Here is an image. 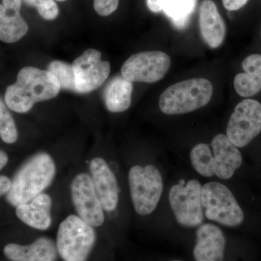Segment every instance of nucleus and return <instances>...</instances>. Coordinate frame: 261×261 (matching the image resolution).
<instances>
[{"mask_svg":"<svg viewBox=\"0 0 261 261\" xmlns=\"http://www.w3.org/2000/svg\"><path fill=\"white\" fill-rule=\"evenodd\" d=\"M61 89L59 82L50 72L25 67L19 71L16 82L7 88L5 102L11 111L27 113L35 103L56 97Z\"/></svg>","mask_w":261,"mask_h":261,"instance_id":"f257e3e1","label":"nucleus"},{"mask_svg":"<svg viewBox=\"0 0 261 261\" xmlns=\"http://www.w3.org/2000/svg\"><path fill=\"white\" fill-rule=\"evenodd\" d=\"M22 0H3L0 5V41L14 43L28 32L29 27L20 15Z\"/></svg>","mask_w":261,"mask_h":261,"instance_id":"dca6fc26","label":"nucleus"},{"mask_svg":"<svg viewBox=\"0 0 261 261\" xmlns=\"http://www.w3.org/2000/svg\"><path fill=\"white\" fill-rule=\"evenodd\" d=\"M190 160L192 166L201 176H214V157L208 145L201 143L195 146L190 152Z\"/></svg>","mask_w":261,"mask_h":261,"instance_id":"4be33fe9","label":"nucleus"},{"mask_svg":"<svg viewBox=\"0 0 261 261\" xmlns=\"http://www.w3.org/2000/svg\"><path fill=\"white\" fill-rule=\"evenodd\" d=\"M91 178L103 209L108 212L116 210L119 200V187L114 173L101 158H95L89 164Z\"/></svg>","mask_w":261,"mask_h":261,"instance_id":"f8f14e48","label":"nucleus"},{"mask_svg":"<svg viewBox=\"0 0 261 261\" xmlns=\"http://www.w3.org/2000/svg\"><path fill=\"white\" fill-rule=\"evenodd\" d=\"M51 200L47 194H41L28 202L17 206L18 219L31 227L47 230L51 224Z\"/></svg>","mask_w":261,"mask_h":261,"instance_id":"a211bd4d","label":"nucleus"},{"mask_svg":"<svg viewBox=\"0 0 261 261\" xmlns=\"http://www.w3.org/2000/svg\"><path fill=\"white\" fill-rule=\"evenodd\" d=\"M248 0H222L224 8L228 11H236L247 4Z\"/></svg>","mask_w":261,"mask_h":261,"instance_id":"bb28decb","label":"nucleus"},{"mask_svg":"<svg viewBox=\"0 0 261 261\" xmlns=\"http://www.w3.org/2000/svg\"><path fill=\"white\" fill-rule=\"evenodd\" d=\"M95 241L93 226L80 216L71 215L58 228L57 250L64 261H87Z\"/></svg>","mask_w":261,"mask_h":261,"instance_id":"20e7f679","label":"nucleus"},{"mask_svg":"<svg viewBox=\"0 0 261 261\" xmlns=\"http://www.w3.org/2000/svg\"><path fill=\"white\" fill-rule=\"evenodd\" d=\"M171 261H182V260H171Z\"/></svg>","mask_w":261,"mask_h":261,"instance_id":"2f4dec72","label":"nucleus"},{"mask_svg":"<svg viewBox=\"0 0 261 261\" xmlns=\"http://www.w3.org/2000/svg\"><path fill=\"white\" fill-rule=\"evenodd\" d=\"M56 173V163L49 154L41 152L33 156L11 181L8 202L15 207L31 202L51 185Z\"/></svg>","mask_w":261,"mask_h":261,"instance_id":"f03ea898","label":"nucleus"},{"mask_svg":"<svg viewBox=\"0 0 261 261\" xmlns=\"http://www.w3.org/2000/svg\"><path fill=\"white\" fill-rule=\"evenodd\" d=\"M11 187L10 178L5 176H0V197L9 192Z\"/></svg>","mask_w":261,"mask_h":261,"instance_id":"c85d7f7f","label":"nucleus"},{"mask_svg":"<svg viewBox=\"0 0 261 261\" xmlns=\"http://www.w3.org/2000/svg\"><path fill=\"white\" fill-rule=\"evenodd\" d=\"M261 132V104L245 99L238 104L226 128V137L238 147L248 145Z\"/></svg>","mask_w":261,"mask_h":261,"instance_id":"1a4fd4ad","label":"nucleus"},{"mask_svg":"<svg viewBox=\"0 0 261 261\" xmlns=\"http://www.w3.org/2000/svg\"><path fill=\"white\" fill-rule=\"evenodd\" d=\"M100 51L87 49L73 61L75 89L78 93H88L100 87L111 72L109 62L102 61Z\"/></svg>","mask_w":261,"mask_h":261,"instance_id":"9d476101","label":"nucleus"},{"mask_svg":"<svg viewBox=\"0 0 261 261\" xmlns=\"http://www.w3.org/2000/svg\"><path fill=\"white\" fill-rule=\"evenodd\" d=\"M119 0H94V8L97 14L108 16L118 8Z\"/></svg>","mask_w":261,"mask_h":261,"instance_id":"a878e982","label":"nucleus"},{"mask_svg":"<svg viewBox=\"0 0 261 261\" xmlns=\"http://www.w3.org/2000/svg\"><path fill=\"white\" fill-rule=\"evenodd\" d=\"M57 250L53 240L40 238L29 245L9 244L5 246L4 252L13 261H56Z\"/></svg>","mask_w":261,"mask_h":261,"instance_id":"f3484780","label":"nucleus"},{"mask_svg":"<svg viewBox=\"0 0 261 261\" xmlns=\"http://www.w3.org/2000/svg\"><path fill=\"white\" fill-rule=\"evenodd\" d=\"M215 162V175L221 179H228L241 166L243 157L238 147L226 135L219 134L211 142Z\"/></svg>","mask_w":261,"mask_h":261,"instance_id":"4468645a","label":"nucleus"},{"mask_svg":"<svg viewBox=\"0 0 261 261\" xmlns=\"http://www.w3.org/2000/svg\"><path fill=\"white\" fill-rule=\"evenodd\" d=\"M170 66L171 58L163 51H142L125 61L121 75L130 82L154 83L164 78Z\"/></svg>","mask_w":261,"mask_h":261,"instance_id":"6e6552de","label":"nucleus"},{"mask_svg":"<svg viewBox=\"0 0 261 261\" xmlns=\"http://www.w3.org/2000/svg\"><path fill=\"white\" fill-rule=\"evenodd\" d=\"M47 70L56 77L62 89L76 92L72 65L63 61H55L49 63Z\"/></svg>","mask_w":261,"mask_h":261,"instance_id":"5701e85b","label":"nucleus"},{"mask_svg":"<svg viewBox=\"0 0 261 261\" xmlns=\"http://www.w3.org/2000/svg\"><path fill=\"white\" fill-rule=\"evenodd\" d=\"M56 1H58V2H65V1H66V0H56Z\"/></svg>","mask_w":261,"mask_h":261,"instance_id":"7c9ffc66","label":"nucleus"},{"mask_svg":"<svg viewBox=\"0 0 261 261\" xmlns=\"http://www.w3.org/2000/svg\"><path fill=\"white\" fill-rule=\"evenodd\" d=\"M199 24L201 35L206 44L213 49L219 47L226 37V27L212 0H204L201 4Z\"/></svg>","mask_w":261,"mask_h":261,"instance_id":"2eb2a0df","label":"nucleus"},{"mask_svg":"<svg viewBox=\"0 0 261 261\" xmlns=\"http://www.w3.org/2000/svg\"><path fill=\"white\" fill-rule=\"evenodd\" d=\"M132 82L118 75L110 81L104 91L106 108L111 113L124 112L132 104Z\"/></svg>","mask_w":261,"mask_h":261,"instance_id":"aec40b11","label":"nucleus"},{"mask_svg":"<svg viewBox=\"0 0 261 261\" xmlns=\"http://www.w3.org/2000/svg\"><path fill=\"white\" fill-rule=\"evenodd\" d=\"M214 92L210 81L190 79L168 87L161 94L159 106L166 115L185 114L205 106Z\"/></svg>","mask_w":261,"mask_h":261,"instance_id":"7ed1b4c3","label":"nucleus"},{"mask_svg":"<svg viewBox=\"0 0 261 261\" xmlns=\"http://www.w3.org/2000/svg\"><path fill=\"white\" fill-rule=\"evenodd\" d=\"M197 0H166L163 11L178 29L186 27L195 10Z\"/></svg>","mask_w":261,"mask_h":261,"instance_id":"412c9836","label":"nucleus"},{"mask_svg":"<svg viewBox=\"0 0 261 261\" xmlns=\"http://www.w3.org/2000/svg\"><path fill=\"white\" fill-rule=\"evenodd\" d=\"M196 236L195 261H224L226 238L221 228L214 224H201Z\"/></svg>","mask_w":261,"mask_h":261,"instance_id":"ddd939ff","label":"nucleus"},{"mask_svg":"<svg viewBox=\"0 0 261 261\" xmlns=\"http://www.w3.org/2000/svg\"><path fill=\"white\" fill-rule=\"evenodd\" d=\"M244 73L233 80V87L239 95L250 97L261 91V55L253 54L243 62Z\"/></svg>","mask_w":261,"mask_h":261,"instance_id":"6ab92c4d","label":"nucleus"},{"mask_svg":"<svg viewBox=\"0 0 261 261\" xmlns=\"http://www.w3.org/2000/svg\"><path fill=\"white\" fill-rule=\"evenodd\" d=\"M70 190L73 205L81 219L93 227L101 226L105 221L104 209L91 176L87 173L77 175L72 181Z\"/></svg>","mask_w":261,"mask_h":261,"instance_id":"9b49d317","label":"nucleus"},{"mask_svg":"<svg viewBox=\"0 0 261 261\" xmlns=\"http://www.w3.org/2000/svg\"><path fill=\"white\" fill-rule=\"evenodd\" d=\"M202 185L192 179L176 185L169 192V202L176 221L185 227H197L204 220Z\"/></svg>","mask_w":261,"mask_h":261,"instance_id":"0eeeda50","label":"nucleus"},{"mask_svg":"<svg viewBox=\"0 0 261 261\" xmlns=\"http://www.w3.org/2000/svg\"><path fill=\"white\" fill-rule=\"evenodd\" d=\"M8 108L0 97V137L6 143L13 144L18 140V130Z\"/></svg>","mask_w":261,"mask_h":261,"instance_id":"b1692460","label":"nucleus"},{"mask_svg":"<svg viewBox=\"0 0 261 261\" xmlns=\"http://www.w3.org/2000/svg\"><path fill=\"white\" fill-rule=\"evenodd\" d=\"M166 0H147V5L149 10L153 13L163 11V7Z\"/></svg>","mask_w":261,"mask_h":261,"instance_id":"cd10ccee","label":"nucleus"},{"mask_svg":"<svg viewBox=\"0 0 261 261\" xmlns=\"http://www.w3.org/2000/svg\"><path fill=\"white\" fill-rule=\"evenodd\" d=\"M128 184L136 212L141 216L152 214L159 205L163 190L159 170L152 165L133 166L128 173Z\"/></svg>","mask_w":261,"mask_h":261,"instance_id":"39448f33","label":"nucleus"},{"mask_svg":"<svg viewBox=\"0 0 261 261\" xmlns=\"http://www.w3.org/2000/svg\"><path fill=\"white\" fill-rule=\"evenodd\" d=\"M27 5L35 7L39 14L45 20L56 19L59 14V9L55 0H23Z\"/></svg>","mask_w":261,"mask_h":261,"instance_id":"393cba45","label":"nucleus"},{"mask_svg":"<svg viewBox=\"0 0 261 261\" xmlns=\"http://www.w3.org/2000/svg\"><path fill=\"white\" fill-rule=\"evenodd\" d=\"M8 161V154L3 152V151L0 150V171L6 166Z\"/></svg>","mask_w":261,"mask_h":261,"instance_id":"c756f323","label":"nucleus"},{"mask_svg":"<svg viewBox=\"0 0 261 261\" xmlns=\"http://www.w3.org/2000/svg\"><path fill=\"white\" fill-rule=\"evenodd\" d=\"M202 204L207 219L224 226H238L244 213L228 187L219 182H208L202 187Z\"/></svg>","mask_w":261,"mask_h":261,"instance_id":"423d86ee","label":"nucleus"}]
</instances>
